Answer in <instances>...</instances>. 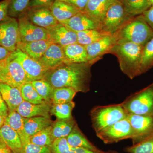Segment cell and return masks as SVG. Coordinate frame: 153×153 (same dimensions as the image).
<instances>
[{
  "mask_svg": "<svg viewBox=\"0 0 153 153\" xmlns=\"http://www.w3.org/2000/svg\"><path fill=\"white\" fill-rule=\"evenodd\" d=\"M53 43L49 40H42L29 42H20L17 48L33 59L38 60Z\"/></svg>",
  "mask_w": 153,
  "mask_h": 153,
  "instance_id": "cell-20",
  "label": "cell"
},
{
  "mask_svg": "<svg viewBox=\"0 0 153 153\" xmlns=\"http://www.w3.org/2000/svg\"><path fill=\"white\" fill-rule=\"evenodd\" d=\"M115 43L113 36L108 35L92 44L85 46L87 53L88 63L92 65L102 59L103 55L109 54Z\"/></svg>",
  "mask_w": 153,
  "mask_h": 153,
  "instance_id": "cell-14",
  "label": "cell"
},
{
  "mask_svg": "<svg viewBox=\"0 0 153 153\" xmlns=\"http://www.w3.org/2000/svg\"><path fill=\"white\" fill-rule=\"evenodd\" d=\"M13 53L25 70L28 82L44 79L48 70L38 60L30 57L18 48Z\"/></svg>",
  "mask_w": 153,
  "mask_h": 153,
  "instance_id": "cell-11",
  "label": "cell"
},
{
  "mask_svg": "<svg viewBox=\"0 0 153 153\" xmlns=\"http://www.w3.org/2000/svg\"><path fill=\"white\" fill-rule=\"evenodd\" d=\"M0 138L13 153H21L22 142L16 132L5 123L0 128Z\"/></svg>",
  "mask_w": 153,
  "mask_h": 153,
  "instance_id": "cell-22",
  "label": "cell"
},
{
  "mask_svg": "<svg viewBox=\"0 0 153 153\" xmlns=\"http://www.w3.org/2000/svg\"><path fill=\"white\" fill-rule=\"evenodd\" d=\"M52 105L51 102L47 101L41 104H35L24 100L18 107L16 111L25 118L38 116L50 117Z\"/></svg>",
  "mask_w": 153,
  "mask_h": 153,
  "instance_id": "cell-19",
  "label": "cell"
},
{
  "mask_svg": "<svg viewBox=\"0 0 153 153\" xmlns=\"http://www.w3.org/2000/svg\"><path fill=\"white\" fill-rule=\"evenodd\" d=\"M96 135L104 143L110 144L124 140L131 139L133 132L131 124L126 117L97 134Z\"/></svg>",
  "mask_w": 153,
  "mask_h": 153,
  "instance_id": "cell-8",
  "label": "cell"
},
{
  "mask_svg": "<svg viewBox=\"0 0 153 153\" xmlns=\"http://www.w3.org/2000/svg\"><path fill=\"white\" fill-rule=\"evenodd\" d=\"M12 53L6 48L0 46V61L7 60Z\"/></svg>",
  "mask_w": 153,
  "mask_h": 153,
  "instance_id": "cell-47",
  "label": "cell"
},
{
  "mask_svg": "<svg viewBox=\"0 0 153 153\" xmlns=\"http://www.w3.org/2000/svg\"><path fill=\"white\" fill-rule=\"evenodd\" d=\"M0 82L19 89L28 82L25 70L13 52L7 59L5 66L0 72Z\"/></svg>",
  "mask_w": 153,
  "mask_h": 153,
  "instance_id": "cell-6",
  "label": "cell"
},
{
  "mask_svg": "<svg viewBox=\"0 0 153 153\" xmlns=\"http://www.w3.org/2000/svg\"><path fill=\"white\" fill-rule=\"evenodd\" d=\"M5 123V118L0 115V128Z\"/></svg>",
  "mask_w": 153,
  "mask_h": 153,
  "instance_id": "cell-50",
  "label": "cell"
},
{
  "mask_svg": "<svg viewBox=\"0 0 153 153\" xmlns=\"http://www.w3.org/2000/svg\"><path fill=\"white\" fill-rule=\"evenodd\" d=\"M91 66L88 63H65L48 70L44 79L53 88L69 87L86 93L90 90Z\"/></svg>",
  "mask_w": 153,
  "mask_h": 153,
  "instance_id": "cell-1",
  "label": "cell"
},
{
  "mask_svg": "<svg viewBox=\"0 0 153 153\" xmlns=\"http://www.w3.org/2000/svg\"><path fill=\"white\" fill-rule=\"evenodd\" d=\"M55 1V0H30L29 8L41 6L50 7Z\"/></svg>",
  "mask_w": 153,
  "mask_h": 153,
  "instance_id": "cell-43",
  "label": "cell"
},
{
  "mask_svg": "<svg viewBox=\"0 0 153 153\" xmlns=\"http://www.w3.org/2000/svg\"><path fill=\"white\" fill-rule=\"evenodd\" d=\"M125 150L129 153H153V134L139 143L127 147Z\"/></svg>",
  "mask_w": 153,
  "mask_h": 153,
  "instance_id": "cell-38",
  "label": "cell"
},
{
  "mask_svg": "<svg viewBox=\"0 0 153 153\" xmlns=\"http://www.w3.org/2000/svg\"><path fill=\"white\" fill-rule=\"evenodd\" d=\"M49 31V40L62 47L77 43V34L61 23L57 24Z\"/></svg>",
  "mask_w": 153,
  "mask_h": 153,
  "instance_id": "cell-17",
  "label": "cell"
},
{
  "mask_svg": "<svg viewBox=\"0 0 153 153\" xmlns=\"http://www.w3.org/2000/svg\"><path fill=\"white\" fill-rule=\"evenodd\" d=\"M11 0H4L0 2V22L8 16V12Z\"/></svg>",
  "mask_w": 153,
  "mask_h": 153,
  "instance_id": "cell-41",
  "label": "cell"
},
{
  "mask_svg": "<svg viewBox=\"0 0 153 153\" xmlns=\"http://www.w3.org/2000/svg\"><path fill=\"white\" fill-rule=\"evenodd\" d=\"M50 149L52 153H75L68 144L66 138L55 140Z\"/></svg>",
  "mask_w": 153,
  "mask_h": 153,
  "instance_id": "cell-39",
  "label": "cell"
},
{
  "mask_svg": "<svg viewBox=\"0 0 153 153\" xmlns=\"http://www.w3.org/2000/svg\"><path fill=\"white\" fill-rule=\"evenodd\" d=\"M38 94L45 101L51 102L54 88L48 81L44 79L35 80L31 82Z\"/></svg>",
  "mask_w": 153,
  "mask_h": 153,
  "instance_id": "cell-37",
  "label": "cell"
},
{
  "mask_svg": "<svg viewBox=\"0 0 153 153\" xmlns=\"http://www.w3.org/2000/svg\"><path fill=\"white\" fill-rule=\"evenodd\" d=\"M0 93L7 105L9 111H16L19 105L24 101L19 88L1 82Z\"/></svg>",
  "mask_w": 153,
  "mask_h": 153,
  "instance_id": "cell-21",
  "label": "cell"
},
{
  "mask_svg": "<svg viewBox=\"0 0 153 153\" xmlns=\"http://www.w3.org/2000/svg\"><path fill=\"white\" fill-rule=\"evenodd\" d=\"M77 43L85 46L94 43L105 36L109 35L101 29H93L76 33Z\"/></svg>",
  "mask_w": 153,
  "mask_h": 153,
  "instance_id": "cell-30",
  "label": "cell"
},
{
  "mask_svg": "<svg viewBox=\"0 0 153 153\" xmlns=\"http://www.w3.org/2000/svg\"><path fill=\"white\" fill-rule=\"evenodd\" d=\"M22 144L21 153H52L50 148L33 144L30 139L22 142Z\"/></svg>",
  "mask_w": 153,
  "mask_h": 153,
  "instance_id": "cell-40",
  "label": "cell"
},
{
  "mask_svg": "<svg viewBox=\"0 0 153 153\" xmlns=\"http://www.w3.org/2000/svg\"><path fill=\"white\" fill-rule=\"evenodd\" d=\"M0 140H1V138H0Z\"/></svg>",
  "mask_w": 153,
  "mask_h": 153,
  "instance_id": "cell-53",
  "label": "cell"
},
{
  "mask_svg": "<svg viewBox=\"0 0 153 153\" xmlns=\"http://www.w3.org/2000/svg\"><path fill=\"white\" fill-rule=\"evenodd\" d=\"M30 0H11L9 4L8 15L18 19L25 14L29 7Z\"/></svg>",
  "mask_w": 153,
  "mask_h": 153,
  "instance_id": "cell-36",
  "label": "cell"
},
{
  "mask_svg": "<svg viewBox=\"0 0 153 153\" xmlns=\"http://www.w3.org/2000/svg\"><path fill=\"white\" fill-rule=\"evenodd\" d=\"M63 48L67 63H88L87 52L83 45L76 43Z\"/></svg>",
  "mask_w": 153,
  "mask_h": 153,
  "instance_id": "cell-25",
  "label": "cell"
},
{
  "mask_svg": "<svg viewBox=\"0 0 153 153\" xmlns=\"http://www.w3.org/2000/svg\"><path fill=\"white\" fill-rule=\"evenodd\" d=\"M18 21L21 42L49 40L48 30L34 25L25 14L19 17Z\"/></svg>",
  "mask_w": 153,
  "mask_h": 153,
  "instance_id": "cell-12",
  "label": "cell"
},
{
  "mask_svg": "<svg viewBox=\"0 0 153 153\" xmlns=\"http://www.w3.org/2000/svg\"><path fill=\"white\" fill-rule=\"evenodd\" d=\"M131 19L126 14L120 0H118L108 10L101 23V30L112 36Z\"/></svg>",
  "mask_w": 153,
  "mask_h": 153,
  "instance_id": "cell-7",
  "label": "cell"
},
{
  "mask_svg": "<svg viewBox=\"0 0 153 153\" xmlns=\"http://www.w3.org/2000/svg\"><path fill=\"white\" fill-rule=\"evenodd\" d=\"M127 115L120 103L94 107L90 111L92 127L96 134L126 118Z\"/></svg>",
  "mask_w": 153,
  "mask_h": 153,
  "instance_id": "cell-4",
  "label": "cell"
},
{
  "mask_svg": "<svg viewBox=\"0 0 153 153\" xmlns=\"http://www.w3.org/2000/svg\"><path fill=\"white\" fill-rule=\"evenodd\" d=\"M20 42L18 20L8 16L0 22V46L13 52L16 51Z\"/></svg>",
  "mask_w": 153,
  "mask_h": 153,
  "instance_id": "cell-9",
  "label": "cell"
},
{
  "mask_svg": "<svg viewBox=\"0 0 153 153\" xmlns=\"http://www.w3.org/2000/svg\"><path fill=\"white\" fill-rule=\"evenodd\" d=\"M66 138L68 144L71 147L84 148L96 152L101 150L86 138L76 124Z\"/></svg>",
  "mask_w": 153,
  "mask_h": 153,
  "instance_id": "cell-26",
  "label": "cell"
},
{
  "mask_svg": "<svg viewBox=\"0 0 153 153\" xmlns=\"http://www.w3.org/2000/svg\"><path fill=\"white\" fill-rule=\"evenodd\" d=\"M72 5L80 12H83L88 0H62Z\"/></svg>",
  "mask_w": 153,
  "mask_h": 153,
  "instance_id": "cell-42",
  "label": "cell"
},
{
  "mask_svg": "<svg viewBox=\"0 0 153 153\" xmlns=\"http://www.w3.org/2000/svg\"><path fill=\"white\" fill-rule=\"evenodd\" d=\"M50 7L29 8L25 14L34 25L47 30H50L59 23L52 14Z\"/></svg>",
  "mask_w": 153,
  "mask_h": 153,
  "instance_id": "cell-13",
  "label": "cell"
},
{
  "mask_svg": "<svg viewBox=\"0 0 153 153\" xmlns=\"http://www.w3.org/2000/svg\"><path fill=\"white\" fill-rule=\"evenodd\" d=\"M60 23L75 33L86 30L101 29L99 24L82 12H79L70 19Z\"/></svg>",
  "mask_w": 153,
  "mask_h": 153,
  "instance_id": "cell-16",
  "label": "cell"
},
{
  "mask_svg": "<svg viewBox=\"0 0 153 153\" xmlns=\"http://www.w3.org/2000/svg\"><path fill=\"white\" fill-rule=\"evenodd\" d=\"M50 117L38 116L25 118V131L28 137L30 138L47 127L52 126Z\"/></svg>",
  "mask_w": 153,
  "mask_h": 153,
  "instance_id": "cell-24",
  "label": "cell"
},
{
  "mask_svg": "<svg viewBox=\"0 0 153 153\" xmlns=\"http://www.w3.org/2000/svg\"><path fill=\"white\" fill-rule=\"evenodd\" d=\"M126 14L129 18L142 15L152 4L149 0H120Z\"/></svg>",
  "mask_w": 153,
  "mask_h": 153,
  "instance_id": "cell-27",
  "label": "cell"
},
{
  "mask_svg": "<svg viewBox=\"0 0 153 153\" xmlns=\"http://www.w3.org/2000/svg\"><path fill=\"white\" fill-rule=\"evenodd\" d=\"M153 67V36L143 48L140 64L139 75Z\"/></svg>",
  "mask_w": 153,
  "mask_h": 153,
  "instance_id": "cell-31",
  "label": "cell"
},
{
  "mask_svg": "<svg viewBox=\"0 0 153 153\" xmlns=\"http://www.w3.org/2000/svg\"><path fill=\"white\" fill-rule=\"evenodd\" d=\"M25 118L16 111L14 110L9 111L8 114L5 119V123L19 134L22 142L30 139L25 134Z\"/></svg>",
  "mask_w": 153,
  "mask_h": 153,
  "instance_id": "cell-28",
  "label": "cell"
},
{
  "mask_svg": "<svg viewBox=\"0 0 153 153\" xmlns=\"http://www.w3.org/2000/svg\"><path fill=\"white\" fill-rule=\"evenodd\" d=\"M20 89L22 98L25 101L35 104H41L45 102L38 94L31 82H26Z\"/></svg>",
  "mask_w": 153,
  "mask_h": 153,
  "instance_id": "cell-35",
  "label": "cell"
},
{
  "mask_svg": "<svg viewBox=\"0 0 153 153\" xmlns=\"http://www.w3.org/2000/svg\"><path fill=\"white\" fill-rule=\"evenodd\" d=\"M72 148L75 153H111V150L107 151V152L102 150L96 152V151L90 150L84 148L73 147Z\"/></svg>",
  "mask_w": 153,
  "mask_h": 153,
  "instance_id": "cell-46",
  "label": "cell"
},
{
  "mask_svg": "<svg viewBox=\"0 0 153 153\" xmlns=\"http://www.w3.org/2000/svg\"><path fill=\"white\" fill-rule=\"evenodd\" d=\"M47 70L67 63L63 47L58 44H52L38 60Z\"/></svg>",
  "mask_w": 153,
  "mask_h": 153,
  "instance_id": "cell-15",
  "label": "cell"
},
{
  "mask_svg": "<svg viewBox=\"0 0 153 153\" xmlns=\"http://www.w3.org/2000/svg\"><path fill=\"white\" fill-rule=\"evenodd\" d=\"M9 111L7 105L0 93V115L5 119L8 114Z\"/></svg>",
  "mask_w": 153,
  "mask_h": 153,
  "instance_id": "cell-45",
  "label": "cell"
},
{
  "mask_svg": "<svg viewBox=\"0 0 153 153\" xmlns=\"http://www.w3.org/2000/svg\"><path fill=\"white\" fill-rule=\"evenodd\" d=\"M77 92L69 87L54 88L51 102L52 104H61L72 101Z\"/></svg>",
  "mask_w": 153,
  "mask_h": 153,
  "instance_id": "cell-32",
  "label": "cell"
},
{
  "mask_svg": "<svg viewBox=\"0 0 153 153\" xmlns=\"http://www.w3.org/2000/svg\"><path fill=\"white\" fill-rule=\"evenodd\" d=\"M49 7L59 23L68 20L80 12L74 6L62 0H55Z\"/></svg>",
  "mask_w": 153,
  "mask_h": 153,
  "instance_id": "cell-23",
  "label": "cell"
},
{
  "mask_svg": "<svg viewBox=\"0 0 153 153\" xmlns=\"http://www.w3.org/2000/svg\"><path fill=\"white\" fill-rule=\"evenodd\" d=\"M111 153H122L118 152H117V151H116L111 150ZM129 153L126 152V153Z\"/></svg>",
  "mask_w": 153,
  "mask_h": 153,
  "instance_id": "cell-51",
  "label": "cell"
},
{
  "mask_svg": "<svg viewBox=\"0 0 153 153\" xmlns=\"http://www.w3.org/2000/svg\"><path fill=\"white\" fill-rule=\"evenodd\" d=\"M146 22L153 30V5L142 14Z\"/></svg>",
  "mask_w": 153,
  "mask_h": 153,
  "instance_id": "cell-44",
  "label": "cell"
},
{
  "mask_svg": "<svg viewBox=\"0 0 153 153\" xmlns=\"http://www.w3.org/2000/svg\"><path fill=\"white\" fill-rule=\"evenodd\" d=\"M52 125L47 127L30 138L31 143L41 146L51 147L55 140L52 135Z\"/></svg>",
  "mask_w": 153,
  "mask_h": 153,
  "instance_id": "cell-34",
  "label": "cell"
},
{
  "mask_svg": "<svg viewBox=\"0 0 153 153\" xmlns=\"http://www.w3.org/2000/svg\"><path fill=\"white\" fill-rule=\"evenodd\" d=\"M75 103L71 101L61 104H52L50 114L55 116L58 120H66L72 118L71 113Z\"/></svg>",
  "mask_w": 153,
  "mask_h": 153,
  "instance_id": "cell-33",
  "label": "cell"
},
{
  "mask_svg": "<svg viewBox=\"0 0 153 153\" xmlns=\"http://www.w3.org/2000/svg\"><path fill=\"white\" fill-rule=\"evenodd\" d=\"M6 63H7V60L0 61V72L5 66Z\"/></svg>",
  "mask_w": 153,
  "mask_h": 153,
  "instance_id": "cell-49",
  "label": "cell"
},
{
  "mask_svg": "<svg viewBox=\"0 0 153 153\" xmlns=\"http://www.w3.org/2000/svg\"><path fill=\"white\" fill-rule=\"evenodd\" d=\"M152 5H153V0H149Z\"/></svg>",
  "mask_w": 153,
  "mask_h": 153,
  "instance_id": "cell-52",
  "label": "cell"
},
{
  "mask_svg": "<svg viewBox=\"0 0 153 153\" xmlns=\"http://www.w3.org/2000/svg\"><path fill=\"white\" fill-rule=\"evenodd\" d=\"M0 153H13L1 139L0 140Z\"/></svg>",
  "mask_w": 153,
  "mask_h": 153,
  "instance_id": "cell-48",
  "label": "cell"
},
{
  "mask_svg": "<svg viewBox=\"0 0 153 153\" xmlns=\"http://www.w3.org/2000/svg\"><path fill=\"white\" fill-rule=\"evenodd\" d=\"M118 0H88L83 13L101 26L110 7ZM101 28V27H100Z\"/></svg>",
  "mask_w": 153,
  "mask_h": 153,
  "instance_id": "cell-18",
  "label": "cell"
},
{
  "mask_svg": "<svg viewBox=\"0 0 153 153\" xmlns=\"http://www.w3.org/2000/svg\"><path fill=\"white\" fill-rule=\"evenodd\" d=\"M76 124V121L73 117L66 120H58L52 124V135L54 140L66 138Z\"/></svg>",
  "mask_w": 153,
  "mask_h": 153,
  "instance_id": "cell-29",
  "label": "cell"
},
{
  "mask_svg": "<svg viewBox=\"0 0 153 153\" xmlns=\"http://www.w3.org/2000/svg\"><path fill=\"white\" fill-rule=\"evenodd\" d=\"M143 46L131 42L115 43L109 54L116 56L121 71L131 79L139 76Z\"/></svg>",
  "mask_w": 153,
  "mask_h": 153,
  "instance_id": "cell-2",
  "label": "cell"
},
{
  "mask_svg": "<svg viewBox=\"0 0 153 153\" xmlns=\"http://www.w3.org/2000/svg\"><path fill=\"white\" fill-rule=\"evenodd\" d=\"M128 114L153 116V82L120 103Z\"/></svg>",
  "mask_w": 153,
  "mask_h": 153,
  "instance_id": "cell-5",
  "label": "cell"
},
{
  "mask_svg": "<svg viewBox=\"0 0 153 153\" xmlns=\"http://www.w3.org/2000/svg\"><path fill=\"white\" fill-rule=\"evenodd\" d=\"M115 43L131 42L144 46L153 36V30L142 15L132 18L113 35Z\"/></svg>",
  "mask_w": 153,
  "mask_h": 153,
  "instance_id": "cell-3",
  "label": "cell"
},
{
  "mask_svg": "<svg viewBox=\"0 0 153 153\" xmlns=\"http://www.w3.org/2000/svg\"><path fill=\"white\" fill-rule=\"evenodd\" d=\"M133 132V145L141 142L153 134V116L128 114Z\"/></svg>",
  "mask_w": 153,
  "mask_h": 153,
  "instance_id": "cell-10",
  "label": "cell"
}]
</instances>
